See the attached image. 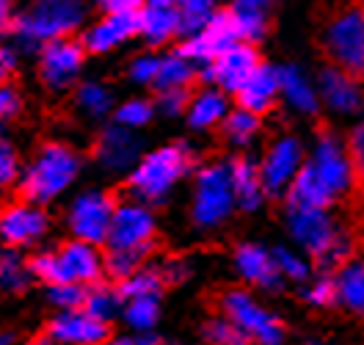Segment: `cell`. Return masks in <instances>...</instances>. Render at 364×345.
Masks as SVG:
<instances>
[{
    "mask_svg": "<svg viewBox=\"0 0 364 345\" xmlns=\"http://www.w3.org/2000/svg\"><path fill=\"white\" fill-rule=\"evenodd\" d=\"M80 169L83 158L72 144L45 141L23 169V177L17 183L20 196L39 207L50 205L75 185V180L80 177Z\"/></svg>",
    "mask_w": 364,
    "mask_h": 345,
    "instance_id": "cell-1",
    "label": "cell"
},
{
    "mask_svg": "<svg viewBox=\"0 0 364 345\" xmlns=\"http://www.w3.org/2000/svg\"><path fill=\"white\" fill-rule=\"evenodd\" d=\"M193 166H196V152L185 141L163 144L146 152L127 174V193L144 205H160L193 171Z\"/></svg>",
    "mask_w": 364,
    "mask_h": 345,
    "instance_id": "cell-2",
    "label": "cell"
},
{
    "mask_svg": "<svg viewBox=\"0 0 364 345\" xmlns=\"http://www.w3.org/2000/svg\"><path fill=\"white\" fill-rule=\"evenodd\" d=\"M86 17L83 0H31L17 11L9 36L28 53H39L47 42L75 36Z\"/></svg>",
    "mask_w": 364,
    "mask_h": 345,
    "instance_id": "cell-3",
    "label": "cell"
},
{
    "mask_svg": "<svg viewBox=\"0 0 364 345\" xmlns=\"http://www.w3.org/2000/svg\"><path fill=\"white\" fill-rule=\"evenodd\" d=\"M284 224L290 238L315 260L323 274L340 271L350 260V240L337 230L328 210L284 207Z\"/></svg>",
    "mask_w": 364,
    "mask_h": 345,
    "instance_id": "cell-4",
    "label": "cell"
},
{
    "mask_svg": "<svg viewBox=\"0 0 364 345\" xmlns=\"http://www.w3.org/2000/svg\"><path fill=\"white\" fill-rule=\"evenodd\" d=\"M320 47L328 67L364 86V0H345L326 17Z\"/></svg>",
    "mask_w": 364,
    "mask_h": 345,
    "instance_id": "cell-5",
    "label": "cell"
},
{
    "mask_svg": "<svg viewBox=\"0 0 364 345\" xmlns=\"http://www.w3.org/2000/svg\"><path fill=\"white\" fill-rule=\"evenodd\" d=\"M235 191L229 177V163H207L196 171L191 221L196 230H215L227 224L235 213Z\"/></svg>",
    "mask_w": 364,
    "mask_h": 345,
    "instance_id": "cell-6",
    "label": "cell"
},
{
    "mask_svg": "<svg viewBox=\"0 0 364 345\" xmlns=\"http://www.w3.org/2000/svg\"><path fill=\"white\" fill-rule=\"evenodd\" d=\"M221 312L224 318L235 323L251 345H282L284 343V323L273 315L265 304L251 296L249 290L232 287L227 293H221Z\"/></svg>",
    "mask_w": 364,
    "mask_h": 345,
    "instance_id": "cell-7",
    "label": "cell"
},
{
    "mask_svg": "<svg viewBox=\"0 0 364 345\" xmlns=\"http://www.w3.org/2000/svg\"><path fill=\"white\" fill-rule=\"evenodd\" d=\"M158 238V221L152 207L144 202H119L105 240V252H133L149 257Z\"/></svg>",
    "mask_w": 364,
    "mask_h": 345,
    "instance_id": "cell-8",
    "label": "cell"
},
{
    "mask_svg": "<svg viewBox=\"0 0 364 345\" xmlns=\"http://www.w3.org/2000/svg\"><path fill=\"white\" fill-rule=\"evenodd\" d=\"M240 28H237V17L229 6L215 9V14L205 23L202 31L191 33L188 39L177 42V55L188 58L191 64H213L218 55H224L227 50H232L235 45H240Z\"/></svg>",
    "mask_w": 364,
    "mask_h": 345,
    "instance_id": "cell-9",
    "label": "cell"
},
{
    "mask_svg": "<svg viewBox=\"0 0 364 345\" xmlns=\"http://www.w3.org/2000/svg\"><path fill=\"white\" fill-rule=\"evenodd\" d=\"M116 207H119V202L108 191L91 188V191L77 193L67 210V227L72 232V238L91 243V246H105Z\"/></svg>",
    "mask_w": 364,
    "mask_h": 345,
    "instance_id": "cell-10",
    "label": "cell"
},
{
    "mask_svg": "<svg viewBox=\"0 0 364 345\" xmlns=\"http://www.w3.org/2000/svg\"><path fill=\"white\" fill-rule=\"evenodd\" d=\"M304 144L296 136L284 133V136L273 138L271 147L265 149L262 161H259V180L268 196H284L290 191L298 171L304 169Z\"/></svg>",
    "mask_w": 364,
    "mask_h": 345,
    "instance_id": "cell-11",
    "label": "cell"
},
{
    "mask_svg": "<svg viewBox=\"0 0 364 345\" xmlns=\"http://www.w3.org/2000/svg\"><path fill=\"white\" fill-rule=\"evenodd\" d=\"M86 50L80 45V36H67V39H55V42H47L39 50V67L36 75L39 80L45 83L50 92H64L69 89L80 69L86 64Z\"/></svg>",
    "mask_w": 364,
    "mask_h": 345,
    "instance_id": "cell-12",
    "label": "cell"
},
{
    "mask_svg": "<svg viewBox=\"0 0 364 345\" xmlns=\"http://www.w3.org/2000/svg\"><path fill=\"white\" fill-rule=\"evenodd\" d=\"M306 163L320 177V183L331 191L334 199H340L342 193L353 185L356 174H353V166H350V158H348V147L328 127H323L318 133L315 149H312Z\"/></svg>",
    "mask_w": 364,
    "mask_h": 345,
    "instance_id": "cell-13",
    "label": "cell"
},
{
    "mask_svg": "<svg viewBox=\"0 0 364 345\" xmlns=\"http://www.w3.org/2000/svg\"><path fill=\"white\" fill-rule=\"evenodd\" d=\"M259 64H262L259 50L254 45L240 42V45H235L232 50H227L224 55H218L213 64L199 69V78H202V83H207V86L235 97Z\"/></svg>",
    "mask_w": 364,
    "mask_h": 345,
    "instance_id": "cell-14",
    "label": "cell"
},
{
    "mask_svg": "<svg viewBox=\"0 0 364 345\" xmlns=\"http://www.w3.org/2000/svg\"><path fill=\"white\" fill-rule=\"evenodd\" d=\"M50 232V213L45 207L17 199L0 210V240L9 249H25L39 243Z\"/></svg>",
    "mask_w": 364,
    "mask_h": 345,
    "instance_id": "cell-15",
    "label": "cell"
},
{
    "mask_svg": "<svg viewBox=\"0 0 364 345\" xmlns=\"http://www.w3.org/2000/svg\"><path fill=\"white\" fill-rule=\"evenodd\" d=\"M91 155L100 169H105L111 174H130L136 169V163L144 158V141L136 130H127L114 122L111 127H105L97 136Z\"/></svg>",
    "mask_w": 364,
    "mask_h": 345,
    "instance_id": "cell-16",
    "label": "cell"
},
{
    "mask_svg": "<svg viewBox=\"0 0 364 345\" xmlns=\"http://www.w3.org/2000/svg\"><path fill=\"white\" fill-rule=\"evenodd\" d=\"M47 337L55 345H105L111 340V326L97 321L86 309H69L50 318Z\"/></svg>",
    "mask_w": 364,
    "mask_h": 345,
    "instance_id": "cell-17",
    "label": "cell"
},
{
    "mask_svg": "<svg viewBox=\"0 0 364 345\" xmlns=\"http://www.w3.org/2000/svg\"><path fill=\"white\" fill-rule=\"evenodd\" d=\"M136 36H141V11L138 14H102L97 23L80 33V45L89 55H105Z\"/></svg>",
    "mask_w": 364,
    "mask_h": 345,
    "instance_id": "cell-18",
    "label": "cell"
},
{
    "mask_svg": "<svg viewBox=\"0 0 364 345\" xmlns=\"http://www.w3.org/2000/svg\"><path fill=\"white\" fill-rule=\"evenodd\" d=\"M232 262H235L237 276L251 287H259L265 293H276L284 285V279L276 268V260H273V249H265L259 243L237 246L235 254H232Z\"/></svg>",
    "mask_w": 364,
    "mask_h": 345,
    "instance_id": "cell-19",
    "label": "cell"
},
{
    "mask_svg": "<svg viewBox=\"0 0 364 345\" xmlns=\"http://www.w3.org/2000/svg\"><path fill=\"white\" fill-rule=\"evenodd\" d=\"M320 102L334 114H359L364 111V86L337 67L320 69L318 75Z\"/></svg>",
    "mask_w": 364,
    "mask_h": 345,
    "instance_id": "cell-20",
    "label": "cell"
},
{
    "mask_svg": "<svg viewBox=\"0 0 364 345\" xmlns=\"http://www.w3.org/2000/svg\"><path fill=\"white\" fill-rule=\"evenodd\" d=\"M58 252V260L64 265V274H67V282H75V285H83V287H91L97 282H102V274H105V252H100V246H91V243H83V240H67Z\"/></svg>",
    "mask_w": 364,
    "mask_h": 345,
    "instance_id": "cell-21",
    "label": "cell"
},
{
    "mask_svg": "<svg viewBox=\"0 0 364 345\" xmlns=\"http://www.w3.org/2000/svg\"><path fill=\"white\" fill-rule=\"evenodd\" d=\"M282 97L279 89V67H273L268 61H262L259 67L254 69L249 80L240 86V92L235 94L237 108L249 111L254 116H265L268 111H273L276 100Z\"/></svg>",
    "mask_w": 364,
    "mask_h": 345,
    "instance_id": "cell-22",
    "label": "cell"
},
{
    "mask_svg": "<svg viewBox=\"0 0 364 345\" xmlns=\"http://www.w3.org/2000/svg\"><path fill=\"white\" fill-rule=\"evenodd\" d=\"M229 163V177H232V191H235V205L243 213H257L265 205L268 193L259 180V163H254L246 155H235Z\"/></svg>",
    "mask_w": 364,
    "mask_h": 345,
    "instance_id": "cell-23",
    "label": "cell"
},
{
    "mask_svg": "<svg viewBox=\"0 0 364 345\" xmlns=\"http://www.w3.org/2000/svg\"><path fill=\"white\" fill-rule=\"evenodd\" d=\"M141 36L152 47L182 42V17L177 6H146L141 11Z\"/></svg>",
    "mask_w": 364,
    "mask_h": 345,
    "instance_id": "cell-24",
    "label": "cell"
},
{
    "mask_svg": "<svg viewBox=\"0 0 364 345\" xmlns=\"http://www.w3.org/2000/svg\"><path fill=\"white\" fill-rule=\"evenodd\" d=\"M279 89L282 97L304 116H318L320 111V94L318 86H312V80L293 64L279 67Z\"/></svg>",
    "mask_w": 364,
    "mask_h": 345,
    "instance_id": "cell-25",
    "label": "cell"
},
{
    "mask_svg": "<svg viewBox=\"0 0 364 345\" xmlns=\"http://www.w3.org/2000/svg\"><path fill=\"white\" fill-rule=\"evenodd\" d=\"M232 111L229 108V100L224 92L213 89V86H205L202 92H193V100L188 105V124L193 130H213V127H221L227 114Z\"/></svg>",
    "mask_w": 364,
    "mask_h": 345,
    "instance_id": "cell-26",
    "label": "cell"
},
{
    "mask_svg": "<svg viewBox=\"0 0 364 345\" xmlns=\"http://www.w3.org/2000/svg\"><path fill=\"white\" fill-rule=\"evenodd\" d=\"M276 0H232L229 9L237 17V28H240V39L246 45H259L268 36L271 28V9Z\"/></svg>",
    "mask_w": 364,
    "mask_h": 345,
    "instance_id": "cell-27",
    "label": "cell"
},
{
    "mask_svg": "<svg viewBox=\"0 0 364 345\" xmlns=\"http://www.w3.org/2000/svg\"><path fill=\"white\" fill-rule=\"evenodd\" d=\"M334 285H337V304L345 307L350 315L364 318V260L350 257L334 274Z\"/></svg>",
    "mask_w": 364,
    "mask_h": 345,
    "instance_id": "cell-28",
    "label": "cell"
},
{
    "mask_svg": "<svg viewBox=\"0 0 364 345\" xmlns=\"http://www.w3.org/2000/svg\"><path fill=\"white\" fill-rule=\"evenodd\" d=\"M199 69L196 64H191L188 58H182L177 53L171 55H163L160 58V69H158V78H155V94L158 92H168V89H193L199 78Z\"/></svg>",
    "mask_w": 364,
    "mask_h": 345,
    "instance_id": "cell-29",
    "label": "cell"
},
{
    "mask_svg": "<svg viewBox=\"0 0 364 345\" xmlns=\"http://www.w3.org/2000/svg\"><path fill=\"white\" fill-rule=\"evenodd\" d=\"M83 309H86L89 315H94L97 321H102L111 326L114 318H122L124 299H122V293H119L116 285L97 282V285H91L89 290H86V304H83Z\"/></svg>",
    "mask_w": 364,
    "mask_h": 345,
    "instance_id": "cell-30",
    "label": "cell"
},
{
    "mask_svg": "<svg viewBox=\"0 0 364 345\" xmlns=\"http://www.w3.org/2000/svg\"><path fill=\"white\" fill-rule=\"evenodd\" d=\"M33 282L31 265L17 249H0V290L6 293H25Z\"/></svg>",
    "mask_w": 364,
    "mask_h": 345,
    "instance_id": "cell-31",
    "label": "cell"
},
{
    "mask_svg": "<svg viewBox=\"0 0 364 345\" xmlns=\"http://www.w3.org/2000/svg\"><path fill=\"white\" fill-rule=\"evenodd\" d=\"M116 287H119V293H122V299L124 301L160 299V293H163L166 282H163V276H160L158 265H144V268L136 271L133 276L122 279Z\"/></svg>",
    "mask_w": 364,
    "mask_h": 345,
    "instance_id": "cell-32",
    "label": "cell"
},
{
    "mask_svg": "<svg viewBox=\"0 0 364 345\" xmlns=\"http://www.w3.org/2000/svg\"><path fill=\"white\" fill-rule=\"evenodd\" d=\"M75 105L77 111L89 119H105L108 114H114V92L102 83H80L75 89Z\"/></svg>",
    "mask_w": 364,
    "mask_h": 345,
    "instance_id": "cell-33",
    "label": "cell"
},
{
    "mask_svg": "<svg viewBox=\"0 0 364 345\" xmlns=\"http://www.w3.org/2000/svg\"><path fill=\"white\" fill-rule=\"evenodd\" d=\"M259 130H262V116H254L249 111H243V108H232L227 119H224V124H221V136L235 149L251 144Z\"/></svg>",
    "mask_w": 364,
    "mask_h": 345,
    "instance_id": "cell-34",
    "label": "cell"
},
{
    "mask_svg": "<svg viewBox=\"0 0 364 345\" xmlns=\"http://www.w3.org/2000/svg\"><path fill=\"white\" fill-rule=\"evenodd\" d=\"M122 321L127 323L136 334H146L152 331L160 321V299H136L124 301L122 309Z\"/></svg>",
    "mask_w": 364,
    "mask_h": 345,
    "instance_id": "cell-35",
    "label": "cell"
},
{
    "mask_svg": "<svg viewBox=\"0 0 364 345\" xmlns=\"http://www.w3.org/2000/svg\"><path fill=\"white\" fill-rule=\"evenodd\" d=\"M182 17V39H188L191 33L202 31L205 23L215 14V9H221L218 0H177Z\"/></svg>",
    "mask_w": 364,
    "mask_h": 345,
    "instance_id": "cell-36",
    "label": "cell"
},
{
    "mask_svg": "<svg viewBox=\"0 0 364 345\" xmlns=\"http://www.w3.org/2000/svg\"><path fill=\"white\" fill-rule=\"evenodd\" d=\"M155 102L152 100H127V102H122V105H116L114 111V122L116 124H122V127H127V130H141V127H146L152 119H155Z\"/></svg>",
    "mask_w": 364,
    "mask_h": 345,
    "instance_id": "cell-37",
    "label": "cell"
},
{
    "mask_svg": "<svg viewBox=\"0 0 364 345\" xmlns=\"http://www.w3.org/2000/svg\"><path fill=\"white\" fill-rule=\"evenodd\" d=\"M202 337H205L207 345H251L249 337L224 315L207 318L205 326H202Z\"/></svg>",
    "mask_w": 364,
    "mask_h": 345,
    "instance_id": "cell-38",
    "label": "cell"
},
{
    "mask_svg": "<svg viewBox=\"0 0 364 345\" xmlns=\"http://www.w3.org/2000/svg\"><path fill=\"white\" fill-rule=\"evenodd\" d=\"M23 177V161H20V149L11 138L0 130V191H9L20 183Z\"/></svg>",
    "mask_w": 364,
    "mask_h": 345,
    "instance_id": "cell-39",
    "label": "cell"
},
{
    "mask_svg": "<svg viewBox=\"0 0 364 345\" xmlns=\"http://www.w3.org/2000/svg\"><path fill=\"white\" fill-rule=\"evenodd\" d=\"M28 265H31L33 279L45 282L47 287H53V285H67V274H64V265H61V260H58V252L33 254V257L28 260Z\"/></svg>",
    "mask_w": 364,
    "mask_h": 345,
    "instance_id": "cell-40",
    "label": "cell"
},
{
    "mask_svg": "<svg viewBox=\"0 0 364 345\" xmlns=\"http://www.w3.org/2000/svg\"><path fill=\"white\" fill-rule=\"evenodd\" d=\"M86 290H89V287L75 285V282H67V285H53V287H47V301H50L58 312L83 309V304H86Z\"/></svg>",
    "mask_w": 364,
    "mask_h": 345,
    "instance_id": "cell-41",
    "label": "cell"
},
{
    "mask_svg": "<svg viewBox=\"0 0 364 345\" xmlns=\"http://www.w3.org/2000/svg\"><path fill=\"white\" fill-rule=\"evenodd\" d=\"M273 260H276V268H279L282 279H290V282H306L309 274H312V268L306 265V260H304L301 254L293 252V249H287V246L273 249Z\"/></svg>",
    "mask_w": 364,
    "mask_h": 345,
    "instance_id": "cell-42",
    "label": "cell"
},
{
    "mask_svg": "<svg viewBox=\"0 0 364 345\" xmlns=\"http://www.w3.org/2000/svg\"><path fill=\"white\" fill-rule=\"evenodd\" d=\"M301 296H304L306 304L320 307V309H326V307L337 304V285H334V276L323 274V276H318V279H312V282L301 290Z\"/></svg>",
    "mask_w": 364,
    "mask_h": 345,
    "instance_id": "cell-43",
    "label": "cell"
},
{
    "mask_svg": "<svg viewBox=\"0 0 364 345\" xmlns=\"http://www.w3.org/2000/svg\"><path fill=\"white\" fill-rule=\"evenodd\" d=\"M193 100V89H168L155 94V111L163 116H182L188 114V105Z\"/></svg>",
    "mask_w": 364,
    "mask_h": 345,
    "instance_id": "cell-44",
    "label": "cell"
},
{
    "mask_svg": "<svg viewBox=\"0 0 364 345\" xmlns=\"http://www.w3.org/2000/svg\"><path fill=\"white\" fill-rule=\"evenodd\" d=\"M160 58L163 55H155V53H146V55H138L130 61V80L138 83V86H155V78H158V69H160Z\"/></svg>",
    "mask_w": 364,
    "mask_h": 345,
    "instance_id": "cell-45",
    "label": "cell"
},
{
    "mask_svg": "<svg viewBox=\"0 0 364 345\" xmlns=\"http://www.w3.org/2000/svg\"><path fill=\"white\" fill-rule=\"evenodd\" d=\"M25 111V100L14 83L0 86V122H14Z\"/></svg>",
    "mask_w": 364,
    "mask_h": 345,
    "instance_id": "cell-46",
    "label": "cell"
},
{
    "mask_svg": "<svg viewBox=\"0 0 364 345\" xmlns=\"http://www.w3.org/2000/svg\"><path fill=\"white\" fill-rule=\"evenodd\" d=\"M345 147H348V158H350V166H353V174L364 177V122H359L350 130Z\"/></svg>",
    "mask_w": 364,
    "mask_h": 345,
    "instance_id": "cell-47",
    "label": "cell"
},
{
    "mask_svg": "<svg viewBox=\"0 0 364 345\" xmlns=\"http://www.w3.org/2000/svg\"><path fill=\"white\" fill-rule=\"evenodd\" d=\"M158 271L163 276V282H166V287H168V285H182L191 276V265L180 257H168V260L158 262Z\"/></svg>",
    "mask_w": 364,
    "mask_h": 345,
    "instance_id": "cell-48",
    "label": "cell"
},
{
    "mask_svg": "<svg viewBox=\"0 0 364 345\" xmlns=\"http://www.w3.org/2000/svg\"><path fill=\"white\" fill-rule=\"evenodd\" d=\"M102 14H138L146 9V0H97Z\"/></svg>",
    "mask_w": 364,
    "mask_h": 345,
    "instance_id": "cell-49",
    "label": "cell"
},
{
    "mask_svg": "<svg viewBox=\"0 0 364 345\" xmlns=\"http://www.w3.org/2000/svg\"><path fill=\"white\" fill-rule=\"evenodd\" d=\"M14 72H17V55H14V50L9 45H0V86L11 83Z\"/></svg>",
    "mask_w": 364,
    "mask_h": 345,
    "instance_id": "cell-50",
    "label": "cell"
},
{
    "mask_svg": "<svg viewBox=\"0 0 364 345\" xmlns=\"http://www.w3.org/2000/svg\"><path fill=\"white\" fill-rule=\"evenodd\" d=\"M14 17H17V11H14V0H0V39L9 36Z\"/></svg>",
    "mask_w": 364,
    "mask_h": 345,
    "instance_id": "cell-51",
    "label": "cell"
},
{
    "mask_svg": "<svg viewBox=\"0 0 364 345\" xmlns=\"http://www.w3.org/2000/svg\"><path fill=\"white\" fill-rule=\"evenodd\" d=\"M111 345H155V340H149L146 334H119L111 340Z\"/></svg>",
    "mask_w": 364,
    "mask_h": 345,
    "instance_id": "cell-52",
    "label": "cell"
},
{
    "mask_svg": "<svg viewBox=\"0 0 364 345\" xmlns=\"http://www.w3.org/2000/svg\"><path fill=\"white\" fill-rule=\"evenodd\" d=\"M0 345H20V334L11 329H0Z\"/></svg>",
    "mask_w": 364,
    "mask_h": 345,
    "instance_id": "cell-53",
    "label": "cell"
},
{
    "mask_svg": "<svg viewBox=\"0 0 364 345\" xmlns=\"http://www.w3.org/2000/svg\"><path fill=\"white\" fill-rule=\"evenodd\" d=\"M25 345H55V343H53V340L45 334V337H33V340H28Z\"/></svg>",
    "mask_w": 364,
    "mask_h": 345,
    "instance_id": "cell-54",
    "label": "cell"
},
{
    "mask_svg": "<svg viewBox=\"0 0 364 345\" xmlns=\"http://www.w3.org/2000/svg\"><path fill=\"white\" fill-rule=\"evenodd\" d=\"M146 6H177V0H146Z\"/></svg>",
    "mask_w": 364,
    "mask_h": 345,
    "instance_id": "cell-55",
    "label": "cell"
},
{
    "mask_svg": "<svg viewBox=\"0 0 364 345\" xmlns=\"http://www.w3.org/2000/svg\"><path fill=\"white\" fill-rule=\"evenodd\" d=\"M155 345H177V343H155Z\"/></svg>",
    "mask_w": 364,
    "mask_h": 345,
    "instance_id": "cell-56",
    "label": "cell"
}]
</instances>
